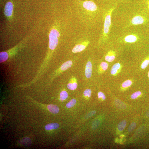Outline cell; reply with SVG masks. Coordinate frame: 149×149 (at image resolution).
<instances>
[{
    "mask_svg": "<svg viewBox=\"0 0 149 149\" xmlns=\"http://www.w3.org/2000/svg\"><path fill=\"white\" fill-rule=\"evenodd\" d=\"M100 1L108 3L111 5H112L118 4V3H119L128 1L129 0H100Z\"/></svg>",
    "mask_w": 149,
    "mask_h": 149,
    "instance_id": "cell-14",
    "label": "cell"
},
{
    "mask_svg": "<svg viewBox=\"0 0 149 149\" xmlns=\"http://www.w3.org/2000/svg\"><path fill=\"white\" fill-rule=\"evenodd\" d=\"M145 21V18L143 16L140 15H136L131 18L128 22L127 26L141 25Z\"/></svg>",
    "mask_w": 149,
    "mask_h": 149,
    "instance_id": "cell-4",
    "label": "cell"
},
{
    "mask_svg": "<svg viewBox=\"0 0 149 149\" xmlns=\"http://www.w3.org/2000/svg\"><path fill=\"white\" fill-rule=\"evenodd\" d=\"M77 101L75 99H73L66 104V106L68 108H70L74 106L75 105Z\"/></svg>",
    "mask_w": 149,
    "mask_h": 149,
    "instance_id": "cell-19",
    "label": "cell"
},
{
    "mask_svg": "<svg viewBox=\"0 0 149 149\" xmlns=\"http://www.w3.org/2000/svg\"><path fill=\"white\" fill-rule=\"evenodd\" d=\"M98 98L99 99L101 98L103 100H104L106 99L105 96L103 93L101 92H99L98 93Z\"/></svg>",
    "mask_w": 149,
    "mask_h": 149,
    "instance_id": "cell-27",
    "label": "cell"
},
{
    "mask_svg": "<svg viewBox=\"0 0 149 149\" xmlns=\"http://www.w3.org/2000/svg\"><path fill=\"white\" fill-rule=\"evenodd\" d=\"M77 3L81 8L85 10L86 11L94 13L97 12L98 7L97 5L93 1H82L78 0Z\"/></svg>",
    "mask_w": 149,
    "mask_h": 149,
    "instance_id": "cell-3",
    "label": "cell"
},
{
    "mask_svg": "<svg viewBox=\"0 0 149 149\" xmlns=\"http://www.w3.org/2000/svg\"><path fill=\"white\" fill-rule=\"evenodd\" d=\"M88 41L85 42L74 46L72 49V52L74 53L81 52L84 50L89 44Z\"/></svg>",
    "mask_w": 149,
    "mask_h": 149,
    "instance_id": "cell-6",
    "label": "cell"
},
{
    "mask_svg": "<svg viewBox=\"0 0 149 149\" xmlns=\"http://www.w3.org/2000/svg\"><path fill=\"white\" fill-rule=\"evenodd\" d=\"M108 67V65L107 62H102L100 65V68L102 71H104L107 70Z\"/></svg>",
    "mask_w": 149,
    "mask_h": 149,
    "instance_id": "cell-21",
    "label": "cell"
},
{
    "mask_svg": "<svg viewBox=\"0 0 149 149\" xmlns=\"http://www.w3.org/2000/svg\"><path fill=\"white\" fill-rule=\"evenodd\" d=\"M84 94L85 97H90L91 94V90L90 89H87L84 91Z\"/></svg>",
    "mask_w": 149,
    "mask_h": 149,
    "instance_id": "cell-23",
    "label": "cell"
},
{
    "mask_svg": "<svg viewBox=\"0 0 149 149\" xmlns=\"http://www.w3.org/2000/svg\"><path fill=\"white\" fill-rule=\"evenodd\" d=\"M115 104L116 106L118 108L121 109H123L126 108V106L121 102L120 101H115Z\"/></svg>",
    "mask_w": 149,
    "mask_h": 149,
    "instance_id": "cell-17",
    "label": "cell"
},
{
    "mask_svg": "<svg viewBox=\"0 0 149 149\" xmlns=\"http://www.w3.org/2000/svg\"><path fill=\"white\" fill-rule=\"evenodd\" d=\"M132 84L131 81L130 80H127L123 83L122 84V87L124 88H126L130 87Z\"/></svg>",
    "mask_w": 149,
    "mask_h": 149,
    "instance_id": "cell-22",
    "label": "cell"
},
{
    "mask_svg": "<svg viewBox=\"0 0 149 149\" xmlns=\"http://www.w3.org/2000/svg\"><path fill=\"white\" fill-rule=\"evenodd\" d=\"M141 94V92L140 91H137L132 94L131 96V98L132 99H135L137 98Z\"/></svg>",
    "mask_w": 149,
    "mask_h": 149,
    "instance_id": "cell-24",
    "label": "cell"
},
{
    "mask_svg": "<svg viewBox=\"0 0 149 149\" xmlns=\"http://www.w3.org/2000/svg\"><path fill=\"white\" fill-rule=\"evenodd\" d=\"M60 34L58 30L53 29L51 30L49 35V46L50 49L53 50L58 45Z\"/></svg>",
    "mask_w": 149,
    "mask_h": 149,
    "instance_id": "cell-2",
    "label": "cell"
},
{
    "mask_svg": "<svg viewBox=\"0 0 149 149\" xmlns=\"http://www.w3.org/2000/svg\"><path fill=\"white\" fill-rule=\"evenodd\" d=\"M47 108L49 111L52 114H57L59 111V107L56 105L50 104L48 106Z\"/></svg>",
    "mask_w": 149,
    "mask_h": 149,
    "instance_id": "cell-12",
    "label": "cell"
},
{
    "mask_svg": "<svg viewBox=\"0 0 149 149\" xmlns=\"http://www.w3.org/2000/svg\"><path fill=\"white\" fill-rule=\"evenodd\" d=\"M149 64V60L146 59L145 60L143 63L141 65V68L142 69H144L146 68L148 66Z\"/></svg>",
    "mask_w": 149,
    "mask_h": 149,
    "instance_id": "cell-25",
    "label": "cell"
},
{
    "mask_svg": "<svg viewBox=\"0 0 149 149\" xmlns=\"http://www.w3.org/2000/svg\"><path fill=\"white\" fill-rule=\"evenodd\" d=\"M117 5L115 4L111 6L104 13V27L101 36L103 41H105L108 38L111 26V15Z\"/></svg>",
    "mask_w": 149,
    "mask_h": 149,
    "instance_id": "cell-1",
    "label": "cell"
},
{
    "mask_svg": "<svg viewBox=\"0 0 149 149\" xmlns=\"http://www.w3.org/2000/svg\"><path fill=\"white\" fill-rule=\"evenodd\" d=\"M92 65L90 61H89L86 65L85 74L86 77L88 78H90L92 76Z\"/></svg>",
    "mask_w": 149,
    "mask_h": 149,
    "instance_id": "cell-8",
    "label": "cell"
},
{
    "mask_svg": "<svg viewBox=\"0 0 149 149\" xmlns=\"http://www.w3.org/2000/svg\"><path fill=\"white\" fill-rule=\"evenodd\" d=\"M147 116H149V112L148 113H147Z\"/></svg>",
    "mask_w": 149,
    "mask_h": 149,
    "instance_id": "cell-30",
    "label": "cell"
},
{
    "mask_svg": "<svg viewBox=\"0 0 149 149\" xmlns=\"http://www.w3.org/2000/svg\"><path fill=\"white\" fill-rule=\"evenodd\" d=\"M68 94L67 92L65 91H62L60 95V98L62 100H64L68 97Z\"/></svg>",
    "mask_w": 149,
    "mask_h": 149,
    "instance_id": "cell-20",
    "label": "cell"
},
{
    "mask_svg": "<svg viewBox=\"0 0 149 149\" xmlns=\"http://www.w3.org/2000/svg\"><path fill=\"white\" fill-rule=\"evenodd\" d=\"M121 65L118 63H116L112 66L111 70V74L113 75L117 74L120 70Z\"/></svg>",
    "mask_w": 149,
    "mask_h": 149,
    "instance_id": "cell-11",
    "label": "cell"
},
{
    "mask_svg": "<svg viewBox=\"0 0 149 149\" xmlns=\"http://www.w3.org/2000/svg\"><path fill=\"white\" fill-rule=\"evenodd\" d=\"M77 81L75 77H72L67 84V87L70 90H73L77 88Z\"/></svg>",
    "mask_w": 149,
    "mask_h": 149,
    "instance_id": "cell-9",
    "label": "cell"
},
{
    "mask_svg": "<svg viewBox=\"0 0 149 149\" xmlns=\"http://www.w3.org/2000/svg\"><path fill=\"white\" fill-rule=\"evenodd\" d=\"M13 10L12 3L11 2L6 3L4 11V14L6 17L11 16L12 15Z\"/></svg>",
    "mask_w": 149,
    "mask_h": 149,
    "instance_id": "cell-7",
    "label": "cell"
},
{
    "mask_svg": "<svg viewBox=\"0 0 149 149\" xmlns=\"http://www.w3.org/2000/svg\"><path fill=\"white\" fill-rule=\"evenodd\" d=\"M146 3V4L147 6V7L148 8V9L149 10V3Z\"/></svg>",
    "mask_w": 149,
    "mask_h": 149,
    "instance_id": "cell-28",
    "label": "cell"
},
{
    "mask_svg": "<svg viewBox=\"0 0 149 149\" xmlns=\"http://www.w3.org/2000/svg\"><path fill=\"white\" fill-rule=\"evenodd\" d=\"M9 58L8 53L6 52H3L0 53V61L2 62L6 61Z\"/></svg>",
    "mask_w": 149,
    "mask_h": 149,
    "instance_id": "cell-16",
    "label": "cell"
},
{
    "mask_svg": "<svg viewBox=\"0 0 149 149\" xmlns=\"http://www.w3.org/2000/svg\"><path fill=\"white\" fill-rule=\"evenodd\" d=\"M116 55L115 52L113 51H109L105 56L106 61L109 62L113 61L115 59Z\"/></svg>",
    "mask_w": 149,
    "mask_h": 149,
    "instance_id": "cell-10",
    "label": "cell"
},
{
    "mask_svg": "<svg viewBox=\"0 0 149 149\" xmlns=\"http://www.w3.org/2000/svg\"><path fill=\"white\" fill-rule=\"evenodd\" d=\"M127 121L125 120L122 121L120 123L118 126V130L120 131L123 130L126 125Z\"/></svg>",
    "mask_w": 149,
    "mask_h": 149,
    "instance_id": "cell-18",
    "label": "cell"
},
{
    "mask_svg": "<svg viewBox=\"0 0 149 149\" xmlns=\"http://www.w3.org/2000/svg\"><path fill=\"white\" fill-rule=\"evenodd\" d=\"M125 35L124 38V40L125 42L134 43L136 42L139 38L138 36L136 33H131Z\"/></svg>",
    "mask_w": 149,
    "mask_h": 149,
    "instance_id": "cell-5",
    "label": "cell"
},
{
    "mask_svg": "<svg viewBox=\"0 0 149 149\" xmlns=\"http://www.w3.org/2000/svg\"><path fill=\"white\" fill-rule=\"evenodd\" d=\"M136 124L134 122L132 123L128 128V130L129 132H131L133 131L136 126Z\"/></svg>",
    "mask_w": 149,
    "mask_h": 149,
    "instance_id": "cell-26",
    "label": "cell"
},
{
    "mask_svg": "<svg viewBox=\"0 0 149 149\" xmlns=\"http://www.w3.org/2000/svg\"><path fill=\"white\" fill-rule=\"evenodd\" d=\"M145 3H149V0H145Z\"/></svg>",
    "mask_w": 149,
    "mask_h": 149,
    "instance_id": "cell-29",
    "label": "cell"
},
{
    "mask_svg": "<svg viewBox=\"0 0 149 149\" xmlns=\"http://www.w3.org/2000/svg\"><path fill=\"white\" fill-rule=\"evenodd\" d=\"M59 127V124L57 123H52L46 125L45 126L46 130H50L57 129Z\"/></svg>",
    "mask_w": 149,
    "mask_h": 149,
    "instance_id": "cell-15",
    "label": "cell"
},
{
    "mask_svg": "<svg viewBox=\"0 0 149 149\" xmlns=\"http://www.w3.org/2000/svg\"><path fill=\"white\" fill-rule=\"evenodd\" d=\"M148 78H149V71L148 72Z\"/></svg>",
    "mask_w": 149,
    "mask_h": 149,
    "instance_id": "cell-31",
    "label": "cell"
},
{
    "mask_svg": "<svg viewBox=\"0 0 149 149\" xmlns=\"http://www.w3.org/2000/svg\"><path fill=\"white\" fill-rule=\"evenodd\" d=\"M72 64L73 62L71 61H68L65 62L61 65L60 67L61 70L64 71L67 70L71 67Z\"/></svg>",
    "mask_w": 149,
    "mask_h": 149,
    "instance_id": "cell-13",
    "label": "cell"
}]
</instances>
